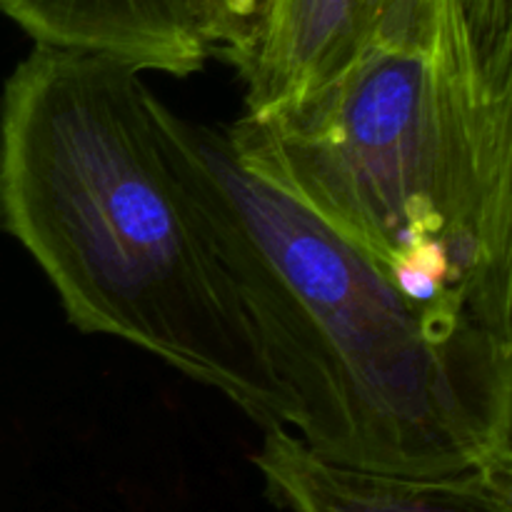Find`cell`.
Listing matches in <instances>:
<instances>
[{
	"label": "cell",
	"instance_id": "1",
	"mask_svg": "<svg viewBox=\"0 0 512 512\" xmlns=\"http://www.w3.org/2000/svg\"><path fill=\"white\" fill-rule=\"evenodd\" d=\"M143 70L35 45L0 100V228L40 265L70 323L290 430L233 273Z\"/></svg>",
	"mask_w": 512,
	"mask_h": 512
},
{
	"label": "cell",
	"instance_id": "2",
	"mask_svg": "<svg viewBox=\"0 0 512 512\" xmlns=\"http://www.w3.org/2000/svg\"><path fill=\"white\" fill-rule=\"evenodd\" d=\"M168 130L305 448L403 475L512 465V340L415 305L360 250L248 173L225 128L168 108Z\"/></svg>",
	"mask_w": 512,
	"mask_h": 512
},
{
	"label": "cell",
	"instance_id": "3",
	"mask_svg": "<svg viewBox=\"0 0 512 512\" xmlns=\"http://www.w3.org/2000/svg\"><path fill=\"white\" fill-rule=\"evenodd\" d=\"M225 135L415 305L512 340V85L468 43L375 50Z\"/></svg>",
	"mask_w": 512,
	"mask_h": 512
},
{
	"label": "cell",
	"instance_id": "4",
	"mask_svg": "<svg viewBox=\"0 0 512 512\" xmlns=\"http://www.w3.org/2000/svg\"><path fill=\"white\" fill-rule=\"evenodd\" d=\"M455 40L468 43L455 0H273L235 68L245 88L243 115L298 103L375 50Z\"/></svg>",
	"mask_w": 512,
	"mask_h": 512
},
{
	"label": "cell",
	"instance_id": "5",
	"mask_svg": "<svg viewBox=\"0 0 512 512\" xmlns=\"http://www.w3.org/2000/svg\"><path fill=\"white\" fill-rule=\"evenodd\" d=\"M253 460L270 498L290 512H512V465L380 473L320 458L283 428L265 430Z\"/></svg>",
	"mask_w": 512,
	"mask_h": 512
},
{
	"label": "cell",
	"instance_id": "6",
	"mask_svg": "<svg viewBox=\"0 0 512 512\" xmlns=\"http://www.w3.org/2000/svg\"><path fill=\"white\" fill-rule=\"evenodd\" d=\"M35 45L113 55L143 73L185 78L203 68L198 0H0Z\"/></svg>",
	"mask_w": 512,
	"mask_h": 512
},
{
	"label": "cell",
	"instance_id": "7",
	"mask_svg": "<svg viewBox=\"0 0 512 512\" xmlns=\"http://www.w3.org/2000/svg\"><path fill=\"white\" fill-rule=\"evenodd\" d=\"M478 68L512 85V0H455Z\"/></svg>",
	"mask_w": 512,
	"mask_h": 512
},
{
	"label": "cell",
	"instance_id": "8",
	"mask_svg": "<svg viewBox=\"0 0 512 512\" xmlns=\"http://www.w3.org/2000/svg\"><path fill=\"white\" fill-rule=\"evenodd\" d=\"M205 45L238 68L263 30L273 0H198Z\"/></svg>",
	"mask_w": 512,
	"mask_h": 512
}]
</instances>
